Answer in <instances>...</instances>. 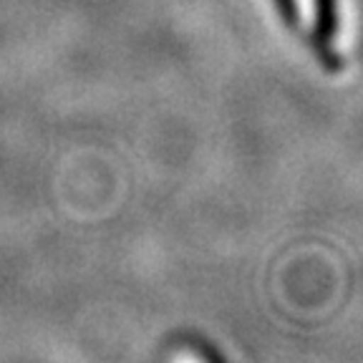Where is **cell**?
I'll use <instances>...</instances> for the list:
<instances>
[{
    "label": "cell",
    "instance_id": "6da1fadb",
    "mask_svg": "<svg viewBox=\"0 0 363 363\" xmlns=\"http://www.w3.org/2000/svg\"><path fill=\"white\" fill-rule=\"evenodd\" d=\"M338 33V6L335 0H315V33H313V43H315L318 58L328 71H338L340 56L330 48Z\"/></svg>",
    "mask_w": 363,
    "mask_h": 363
},
{
    "label": "cell",
    "instance_id": "7a4b0ae2",
    "mask_svg": "<svg viewBox=\"0 0 363 363\" xmlns=\"http://www.w3.org/2000/svg\"><path fill=\"white\" fill-rule=\"evenodd\" d=\"M275 3V11H278V16L283 18V23L288 26V28H298L301 26V11H298V0H272Z\"/></svg>",
    "mask_w": 363,
    "mask_h": 363
}]
</instances>
